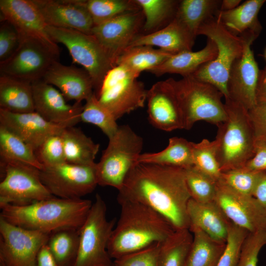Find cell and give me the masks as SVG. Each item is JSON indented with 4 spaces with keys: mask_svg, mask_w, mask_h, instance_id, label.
<instances>
[{
    "mask_svg": "<svg viewBox=\"0 0 266 266\" xmlns=\"http://www.w3.org/2000/svg\"><path fill=\"white\" fill-rule=\"evenodd\" d=\"M191 199L185 169L136 163L127 176L117 200L145 204L164 216L176 230L189 229Z\"/></svg>",
    "mask_w": 266,
    "mask_h": 266,
    "instance_id": "6da1fadb",
    "label": "cell"
},
{
    "mask_svg": "<svg viewBox=\"0 0 266 266\" xmlns=\"http://www.w3.org/2000/svg\"><path fill=\"white\" fill-rule=\"evenodd\" d=\"M120 214L107 251L114 260L162 243L176 230L162 214L142 203L117 200Z\"/></svg>",
    "mask_w": 266,
    "mask_h": 266,
    "instance_id": "7a4b0ae2",
    "label": "cell"
},
{
    "mask_svg": "<svg viewBox=\"0 0 266 266\" xmlns=\"http://www.w3.org/2000/svg\"><path fill=\"white\" fill-rule=\"evenodd\" d=\"M92 204L89 200H68L53 196L25 205H0V217L22 228L50 234L62 229L79 230Z\"/></svg>",
    "mask_w": 266,
    "mask_h": 266,
    "instance_id": "3957f363",
    "label": "cell"
},
{
    "mask_svg": "<svg viewBox=\"0 0 266 266\" xmlns=\"http://www.w3.org/2000/svg\"><path fill=\"white\" fill-rule=\"evenodd\" d=\"M224 104L227 118L217 126L214 139L222 172L244 167L254 155L255 140L248 110L229 98Z\"/></svg>",
    "mask_w": 266,
    "mask_h": 266,
    "instance_id": "277c9868",
    "label": "cell"
},
{
    "mask_svg": "<svg viewBox=\"0 0 266 266\" xmlns=\"http://www.w3.org/2000/svg\"><path fill=\"white\" fill-rule=\"evenodd\" d=\"M168 79L182 112L185 130L191 129L200 121L217 126L226 120L224 96L215 87L192 75Z\"/></svg>",
    "mask_w": 266,
    "mask_h": 266,
    "instance_id": "5b68a950",
    "label": "cell"
},
{
    "mask_svg": "<svg viewBox=\"0 0 266 266\" xmlns=\"http://www.w3.org/2000/svg\"><path fill=\"white\" fill-rule=\"evenodd\" d=\"M200 34L215 43L217 54L213 60L201 66L191 75L212 85L222 93L225 99H227V83L230 70L234 62L243 53L244 39L229 31L215 16L200 28L198 35Z\"/></svg>",
    "mask_w": 266,
    "mask_h": 266,
    "instance_id": "8992f818",
    "label": "cell"
},
{
    "mask_svg": "<svg viewBox=\"0 0 266 266\" xmlns=\"http://www.w3.org/2000/svg\"><path fill=\"white\" fill-rule=\"evenodd\" d=\"M143 140L128 125L119 126L108 143L100 161L96 163L98 185L110 186L118 191L141 154Z\"/></svg>",
    "mask_w": 266,
    "mask_h": 266,
    "instance_id": "52a82bcc",
    "label": "cell"
},
{
    "mask_svg": "<svg viewBox=\"0 0 266 266\" xmlns=\"http://www.w3.org/2000/svg\"><path fill=\"white\" fill-rule=\"evenodd\" d=\"M106 203L99 194L82 226L79 230V242L73 266H113L107 246L117 220L106 217Z\"/></svg>",
    "mask_w": 266,
    "mask_h": 266,
    "instance_id": "ba28073f",
    "label": "cell"
},
{
    "mask_svg": "<svg viewBox=\"0 0 266 266\" xmlns=\"http://www.w3.org/2000/svg\"><path fill=\"white\" fill-rule=\"evenodd\" d=\"M46 31L54 42L66 47L73 63L89 73L98 91L106 74L116 66L111 55L92 34L49 26Z\"/></svg>",
    "mask_w": 266,
    "mask_h": 266,
    "instance_id": "9c48e42d",
    "label": "cell"
},
{
    "mask_svg": "<svg viewBox=\"0 0 266 266\" xmlns=\"http://www.w3.org/2000/svg\"><path fill=\"white\" fill-rule=\"evenodd\" d=\"M138 76L121 65L114 66L104 76L96 95L116 120L144 106L147 90Z\"/></svg>",
    "mask_w": 266,
    "mask_h": 266,
    "instance_id": "30bf717a",
    "label": "cell"
},
{
    "mask_svg": "<svg viewBox=\"0 0 266 266\" xmlns=\"http://www.w3.org/2000/svg\"><path fill=\"white\" fill-rule=\"evenodd\" d=\"M19 46L7 60L0 63V74L30 82L41 80L54 62L59 50L36 38L20 36Z\"/></svg>",
    "mask_w": 266,
    "mask_h": 266,
    "instance_id": "8fae6325",
    "label": "cell"
},
{
    "mask_svg": "<svg viewBox=\"0 0 266 266\" xmlns=\"http://www.w3.org/2000/svg\"><path fill=\"white\" fill-rule=\"evenodd\" d=\"M0 166V205H25L53 197L42 183L38 169L18 163Z\"/></svg>",
    "mask_w": 266,
    "mask_h": 266,
    "instance_id": "7c38bea8",
    "label": "cell"
},
{
    "mask_svg": "<svg viewBox=\"0 0 266 266\" xmlns=\"http://www.w3.org/2000/svg\"><path fill=\"white\" fill-rule=\"evenodd\" d=\"M96 163L79 166L66 162L40 170L41 181L51 194L68 200L82 199L91 193L98 184Z\"/></svg>",
    "mask_w": 266,
    "mask_h": 266,
    "instance_id": "4fadbf2b",
    "label": "cell"
},
{
    "mask_svg": "<svg viewBox=\"0 0 266 266\" xmlns=\"http://www.w3.org/2000/svg\"><path fill=\"white\" fill-rule=\"evenodd\" d=\"M49 236L12 225L0 217V261L6 266H36L38 253Z\"/></svg>",
    "mask_w": 266,
    "mask_h": 266,
    "instance_id": "5bb4252c",
    "label": "cell"
},
{
    "mask_svg": "<svg viewBox=\"0 0 266 266\" xmlns=\"http://www.w3.org/2000/svg\"><path fill=\"white\" fill-rule=\"evenodd\" d=\"M241 36L244 39L243 51L231 67L227 83V99L250 110L257 104L256 90L260 70L251 46L258 35L247 33Z\"/></svg>",
    "mask_w": 266,
    "mask_h": 266,
    "instance_id": "9a60e30c",
    "label": "cell"
},
{
    "mask_svg": "<svg viewBox=\"0 0 266 266\" xmlns=\"http://www.w3.org/2000/svg\"><path fill=\"white\" fill-rule=\"evenodd\" d=\"M215 201L234 225L249 233L266 231V210L253 196L239 193L219 180Z\"/></svg>",
    "mask_w": 266,
    "mask_h": 266,
    "instance_id": "2e32d148",
    "label": "cell"
},
{
    "mask_svg": "<svg viewBox=\"0 0 266 266\" xmlns=\"http://www.w3.org/2000/svg\"><path fill=\"white\" fill-rule=\"evenodd\" d=\"M32 87L35 111L44 119L64 127L81 122V103H67L59 90L41 79L32 82Z\"/></svg>",
    "mask_w": 266,
    "mask_h": 266,
    "instance_id": "e0dca14e",
    "label": "cell"
},
{
    "mask_svg": "<svg viewBox=\"0 0 266 266\" xmlns=\"http://www.w3.org/2000/svg\"><path fill=\"white\" fill-rule=\"evenodd\" d=\"M144 17L141 10L118 16L95 26L91 34L116 61L131 42L139 35Z\"/></svg>",
    "mask_w": 266,
    "mask_h": 266,
    "instance_id": "ac0fdd59",
    "label": "cell"
},
{
    "mask_svg": "<svg viewBox=\"0 0 266 266\" xmlns=\"http://www.w3.org/2000/svg\"><path fill=\"white\" fill-rule=\"evenodd\" d=\"M146 101L148 119L154 127L166 132L184 129L182 112L168 79L153 85Z\"/></svg>",
    "mask_w": 266,
    "mask_h": 266,
    "instance_id": "d6986e66",
    "label": "cell"
},
{
    "mask_svg": "<svg viewBox=\"0 0 266 266\" xmlns=\"http://www.w3.org/2000/svg\"><path fill=\"white\" fill-rule=\"evenodd\" d=\"M47 26L91 34L94 27L86 0H33Z\"/></svg>",
    "mask_w": 266,
    "mask_h": 266,
    "instance_id": "ffe728a7",
    "label": "cell"
},
{
    "mask_svg": "<svg viewBox=\"0 0 266 266\" xmlns=\"http://www.w3.org/2000/svg\"><path fill=\"white\" fill-rule=\"evenodd\" d=\"M0 21L11 23L20 36L36 38L59 49L46 31V24L33 0H0Z\"/></svg>",
    "mask_w": 266,
    "mask_h": 266,
    "instance_id": "44dd1931",
    "label": "cell"
},
{
    "mask_svg": "<svg viewBox=\"0 0 266 266\" xmlns=\"http://www.w3.org/2000/svg\"><path fill=\"white\" fill-rule=\"evenodd\" d=\"M0 125L11 131L35 151L49 136L66 127L49 122L36 112L17 113L0 109Z\"/></svg>",
    "mask_w": 266,
    "mask_h": 266,
    "instance_id": "7402d4cb",
    "label": "cell"
},
{
    "mask_svg": "<svg viewBox=\"0 0 266 266\" xmlns=\"http://www.w3.org/2000/svg\"><path fill=\"white\" fill-rule=\"evenodd\" d=\"M41 80L58 88L66 100L75 102L86 101L94 93L93 80L84 68L64 65L58 61L53 63Z\"/></svg>",
    "mask_w": 266,
    "mask_h": 266,
    "instance_id": "603a6c76",
    "label": "cell"
},
{
    "mask_svg": "<svg viewBox=\"0 0 266 266\" xmlns=\"http://www.w3.org/2000/svg\"><path fill=\"white\" fill-rule=\"evenodd\" d=\"M189 229L197 228L212 238L226 242L231 221L215 201H197L192 198L187 207Z\"/></svg>",
    "mask_w": 266,
    "mask_h": 266,
    "instance_id": "cb8c5ba5",
    "label": "cell"
},
{
    "mask_svg": "<svg viewBox=\"0 0 266 266\" xmlns=\"http://www.w3.org/2000/svg\"><path fill=\"white\" fill-rule=\"evenodd\" d=\"M196 37L175 18L162 29L137 36L129 47L156 46L172 54L191 51Z\"/></svg>",
    "mask_w": 266,
    "mask_h": 266,
    "instance_id": "d4e9b609",
    "label": "cell"
},
{
    "mask_svg": "<svg viewBox=\"0 0 266 266\" xmlns=\"http://www.w3.org/2000/svg\"><path fill=\"white\" fill-rule=\"evenodd\" d=\"M215 43L207 38L202 49L193 52L186 51L172 55L160 65L149 71L156 76L166 73H175L183 77L192 75L201 66L213 60L217 54Z\"/></svg>",
    "mask_w": 266,
    "mask_h": 266,
    "instance_id": "484cf974",
    "label": "cell"
},
{
    "mask_svg": "<svg viewBox=\"0 0 266 266\" xmlns=\"http://www.w3.org/2000/svg\"><path fill=\"white\" fill-rule=\"evenodd\" d=\"M266 2L265 0H248L235 8L228 11L218 10L215 17L233 33L241 36L253 33L259 35L261 26L258 19V13Z\"/></svg>",
    "mask_w": 266,
    "mask_h": 266,
    "instance_id": "4316f807",
    "label": "cell"
},
{
    "mask_svg": "<svg viewBox=\"0 0 266 266\" xmlns=\"http://www.w3.org/2000/svg\"><path fill=\"white\" fill-rule=\"evenodd\" d=\"M0 109L17 113L35 111L32 83L0 74Z\"/></svg>",
    "mask_w": 266,
    "mask_h": 266,
    "instance_id": "83f0119b",
    "label": "cell"
},
{
    "mask_svg": "<svg viewBox=\"0 0 266 266\" xmlns=\"http://www.w3.org/2000/svg\"><path fill=\"white\" fill-rule=\"evenodd\" d=\"M66 163L79 166L94 165L100 144L95 143L80 128H64L61 133Z\"/></svg>",
    "mask_w": 266,
    "mask_h": 266,
    "instance_id": "f1b7e54d",
    "label": "cell"
},
{
    "mask_svg": "<svg viewBox=\"0 0 266 266\" xmlns=\"http://www.w3.org/2000/svg\"><path fill=\"white\" fill-rule=\"evenodd\" d=\"M136 163L153 164L186 169L193 166L192 142L177 136L169 139L164 150L141 153Z\"/></svg>",
    "mask_w": 266,
    "mask_h": 266,
    "instance_id": "f546056e",
    "label": "cell"
},
{
    "mask_svg": "<svg viewBox=\"0 0 266 266\" xmlns=\"http://www.w3.org/2000/svg\"><path fill=\"white\" fill-rule=\"evenodd\" d=\"M221 3L216 0H183L178 2L174 18L196 37L201 25L215 16Z\"/></svg>",
    "mask_w": 266,
    "mask_h": 266,
    "instance_id": "4dcf8cb0",
    "label": "cell"
},
{
    "mask_svg": "<svg viewBox=\"0 0 266 266\" xmlns=\"http://www.w3.org/2000/svg\"><path fill=\"white\" fill-rule=\"evenodd\" d=\"M193 241L184 266H216L226 242L217 241L197 228H191Z\"/></svg>",
    "mask_w": 266,
    "mask_h": 266,
    "instance_id": "1f68e13d",
    "label": "cell"
},
{
    "mask_svg": "<svg viewBox=\"0 0 266 266\" xmlns=\"http://www.w3.org/2000/svg\"><path fill=\"white\" fill-rule=\"evenodd\" d=\"M172 54L149 46H137L126 49L117 58L116 65H121L139 75L164 63Z\"/></svg>",
    "mask_w": 266,
    "mask_h": 266,
    "instance_id": "d6a6232c",
    "label": "cell"
},
{
    "mask_svg": "<svg viewBox=\"0 0 266 266\" xmlns=\"http://www.w3.org/2000/svg\"><path fill=\"white\" fill-rule=\"evenodd\" d=\"M0 164L18 163L42 169L31 146L15 134L0 125Z\"/></svg>",
    "mask_w": 266,
    "mask_h": 266,
    "instance_id": "836d02e7",
    "label": "cell"
},
{
    "mask_svg": "<svg viewBox=\"0 0 266 266\" xmlns=\"http://www.w3.org/2000/svg\"><path fill=\"white\" fill-rule=\"evenodd\" d=\"M193 238L189 229L176 230L161 243L158 266H184Z\"/></svg>",
    "mask_w": 266,
    "mask_h": 266,
    "instance_id": "e575fe53",
    "label": "cell"
},
{
    "mask_svg": "<svg viewBox=\"0 0 266 266\" xmlns=\"http://www.w3.org/2000/svg\"><path fill=\"white\" fill-rule=\"evenodd\" d=\"M79 230L62 229L50 234L46 244L59 266H74L79 248Z\"/></svg>",
    "mask_w": 266,
    "mask_h": 266,
    "instance_id": "d590c367",
    "label": "cell"
},
{
    "mask_svg": "<svg viewBox=\"0 0 266 266\" xmlns=\"http://www.w3.org/2000/svg\"><path fill=\"white\" fill-rule=\"evenodd\" d=\"M144 17L143 29L147 32L156 31L170 18H174L178 2L173 0H133Z\"/></svg>",
    "mask_w": 266,
    "mask_h": 266,
    "instance_id": "8d00e7d4",
    "label": "cell"
},
{
    "mask_svg": "<svg viewBox=\"0 0 266 266\" xmlns=\"http://www.w3.org/2000/svg\"><path fill=\"white\" fill-rule=\"evenodd\" d=\"M86 6L94 26L118 16L141 10L134 0H88Z\"/></svg>",
    "mask_w": 266,
    "mask_h": 266,
    "instance_id": "74e56055",
    "label": "cell"
},
{
    "mask_svg": "<svg viewBox=\"0 0 266 266\" xmlns=\"http://www.w3.org/2000/svg\"><path fill=\"white\" fill-rule=\"evenodd\" d=\"M80 120L97 126L108 138L115 133L119 126L112 113L99 102L95 93L86 100Z\"/></svg>",
    "mask_w": 266,
    "mask_h": 266,
    "instance_id": "f35d334b",
    "label": "cell"
},
{
    "mask_svg": "<svg viewBox=\"0 0 266 266\" xmlns=\"http://www.w3.org/2000/svg\"><path fill=\"white\" fill-rule=\"evenodd\" d=\"M193 166L216 181L220 180L222 171L217 160L214 140L203 139L198 143L192 142Z\"/></svg>",
    "mask_w": 266,
    "mask_h": 266,
    "instance_id": "ab89813d",
    "label": "cell"
},
{
    "mask_svg": "<svg viewBox=\"0 0 266 266\" xmlns=\"http://www.w3.org/2000/svg\"><path fill=\"white\" fill-rule=\"evenodd\" d=\"M185 176L192 199L201 202L215 200L217 181L194 166L185 169Z\"/></svg>",
    "mask_w": 266,
    "mask_h": 266,
    "instance_id": "60d3db41",
    "label": "cell"
},
{
    "mask_svg": "<svg viewBox=\"0 0 266 266\" xmlns=\"http://www.w3.org/2000/svg\"><path fill=\"white\" fill-rule=\"evenodd\" d=\"M262 172L245 167L233 169L222 172L219 180L239 193L252 196Z\"/></svg>",
    "mask_w": 266,
    "mask_h": 266,
    "instance_id": "b9f144b4",
    "label": "cell"
},
{
    "mask_svg": "<svg viewBox=\"0 0 266 266\" xmlns=\"http://www.w3.org/2000/svg\"><path fill=\"white\" fill-rule=\"evenodd\" d=\"M249 232L231 222L224 251L216 266H236Z\"/></svg>",
    "mask_w": 266,
    "mask_h": 266,
    "instance_id": "7bdbcfd3",
    "label": "cell"
},
{
    "mask_svg": "<svg viewBox=\"0 0 266 266\" xmlns=\"http://www.w3.org/2000/svg\"><path fill=\"white\" fill-rule=\"evenodd\" d=\"M34 152L38 161L44 167L66 162L61 134L47 137Z\"/></svg>",
    "mask_w": 266,
    "mask_h": 266,
    "instance_id": "ee69618b",
    "label": "cell"
},
{
    "mask_svg": "<svg viewBox=\"0 0 266 266\" xmlns=\"http://www.w3.org/2000/svg\"><path fill=\"white\" fill-rule=\"evenodd\" d=\"M266 245V231L249 233L242 246L236 266H257L259 254Z\"/></svg>",
    "mask_w": 266,
    "mask_h": 266,
    "instance_id": "f6af8a7d",
    "label": "cell"
},
{
    "mask_svg": "<svg viewBox=\"0 0 266 266\" xmlns=\"http://www.w3.org/2000/svg\"><path fill=\"white\" fill-rule=\"evenodd\" d=\"M162 243H156L141 250L113 260V266H158Z\"/></svg>",
    "mask_w": 266,
    "mask_h": 266,
    "instance_id": "bcb514c9",
    "label": "cell"
},
{
    "mask_svg": "<svg viewBox=\"0 0 266 266\" xmlns=\"http://www.w3.org/2000/svg\"><path fill=\"white\" fill-rule=\"evenodd\" d=\"M20 40V34L14 27L7 21H0V63L8 59L14 53Z\"/></svg>",
    "mask_w": 266,
    "mask_h": 266,
    "instance_id": "7dc6e473",
    "label": "cell"
},
{
    "mask_svg": "<svg viewBox=\"0 0 266 266\" xmlns=\"http://www.w3.org/2000/svg\"><path fill=\"white\" fill-rule=\"evenodd\" d=\"M244 167L254 171H266V139L265 138L262 136L255 137L254 155Z\"/></svg>",
    "mask_w": 266,
    "mask_h": 266,
    "instance_id": "c3c4849f",
    "label": "cell"
},
{
    "mask_svg": "<svg viewBox=\"0 0 266 266\" xmlns=\"http://www.w3.org/2000/svg\"><path fill=\"white\" fill-rule=\"evenodd\" d=\"M248 112L255 137L266 139V104H257Z\"/></svg>",
    "mask_w": 266,
    "mask_h": 266,
    "instance_id": "681fc988",
    "label": "cell"
},
{
    "mask_svg": "<svg viewBox=\"0 0 266 266\" xmlns=\"http://www.w3.org/2000/svg\"><path fill=\"white\" fill-rule=\"evenodd\" d=\"M252 196L266 210V171L262 172Z\"/></svg>",
    "mask_w": 266,
    "mask_h": 266,
    "instance_id": "f907efd6",
    "label": "cell"
},
{
    "mask_svg": "<svg viewBox=\"0 0 266 266\" xmlns=\"http://www.w3.org/2000/svg\"><path fill=\"white\" fill-rule=\"evenodd\" d=\"M36 266H59L46 244L41 248L38 253Z\"/></svg>",
    "mask_w": 266,
    "mask_h": 266,
    "instance_id": "816d5d0a",
    "label": "cell"
},
{
    "mask_svg": "<svg viewBox=\"0 0 266 266\" xmlns=\"http://www.w3.org/2000/svg\"><path fill=\"white\" fill-rule=\"evenodd\" d=\"M257 103L266 104V71L260 70L256 90Z\"/></svg>",
    "mask_w": 266,
    "mask_h": 266,
    "instance_id": "f5cc1de1",
    "label": "cell"
},
{
    "mask_svg": "<svg viewBox=\"0 0 266 266\" xmlns=\"http://www.w3.org/2000/svg\"><path fill=\"white\" fill-rule=\"evenodd\" d=\"M241 1V0H223L221 1L220 10L228 11L237 7Z\"/></svg>",
    "mask_w": 266,
    "mask_h": 266,
    "instance_id": "db71d44e",
    "label": "cell"
},
{
    "mask_svg": "<svg viewBox=\"0 0 266 266\" xmlns=\"http://www.w3.org/2000/svg\"><path fill=\"white\" fill-rule=\"evenodd\" d=\"M0 266H6L3 262L0 261Z\"/></svg>",
    "mask_w": 266,
    "mask_h": 266,
    "instance_id": "11a10c76",
    "label": "cell"
},
{
    "mask_svg": "<svg viewBox=\"0 0 266 266\" xmlns=\"http://www.w3.org/2000/svg\"><path fill=\"white\" fill-rule=\"evenodd\" d=\"M265 58H266V49L265 50ZM265 69L266 71V68Z\"/></svg>",
    "mask_w": 266,
    "mask_h": 266,
    "instance_id": "9f6ffc18",
    "label": "cell"
}]
</instances>
